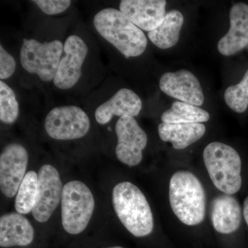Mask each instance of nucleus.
<instances>
[{"instance_id": "nucleus-21", "label": "nucleus", "mask_w": 248, "mask_h": 248, "mask_svg": "<svg viewBox=\"0 0 248 248\" xmlns=\"http://www.w3.org/2000/svg\"><path fill=\"white\" fill-rule=\"evenodd\" d=\"M38 189V174L29 171L26 174L18 189L15 202V208L17 213L27 215L35 207Z\"/></svg>"}, {"instance_id": "nucleus-8", "label": "nucleus", "mask_w": 248, "mask_h": 248, "mask_svg": "<svg viewBox=\"0 0 248 248\" xmlns=\"http://www.w3.org/2000/svg\"><path fill=\"white\" fill-rule=\"evenodd\" d=\"M117 144L115 153L121 162L129 166L140 164L148 137L135 119L130 116L121 117L115 125Z\"/></svg>"}, {"instance_id": "nucleus-9", "label": "nucleus", "mask_w": 248, "mask_h": 248, "mask_svg": "<svg viewBox=\"0 0 248 248\" xmlns=\"http://www.w3.org/2000/svg\"><path fill=\"white\" fill-rule=\"evenodd\" d=\"M89 53L88 46L79 36L67 37L53 83L58 89L68 90L74 87L81 78L82 66Z\"/></svg>"}, {"instance_id": "nucleus-26", "label": "nucleus", "mask_w": 248, "mask_h": 248, "mask_svg": "<svg viewBox=\"0 0 248 248\" xmlns=\"http://www.w3.org/2000/svg\"><path fill=\"white\" fill-rule=\"evenodd\" d=\"M243 214H244L245 221H246L248 226V196L244 201V212H243Z\"/></svg>"}, {"instance_id": "nucleus-24", "label": "nucleus", "mask_w": 248, "mask_h": 248, "mask_svg": "<svg viewBox=\"0 0 248 248\" xmlns=\"http://www.w3.org/2000/svg\"><path fill=\"white\" fill-rule=\"evenodd\" d=\"M32 1L49 16L62 14L69 9L71 5L70 0H35Z\"/></svg>"}, {"instance_id": "nucleus-2", "label": "nucleus", "mask_w": 248, "mask_h": 248, "mask_svg": "<svg viewBox=\"0 0 248 248\" xmlns=\"http://www.w3.org/2000/svg\"><path fill=\"white\" fill-rule=\"evenodd\" d=\"M169 200L173 213L184 224L197 226L203 221L206 196L203 184L193 173L180 170L173 174Z\"/></svg>"}, {"instance_id": "nucleus-20", "label": "nucleus", "mask_w": 248, "mask_h": 248, "mask_svg": "<svg viewBox=\"0 0 248 248\" xmlns=\"http://www.w3.org/2000/svg\"><path fill=\"white\" fill-rule=\"evenodd\" d=\"M161 119L166 124H202L210 120V115L200 107L177 101L163 112Z\"/></svg>"}, {"instance_id": "nucleus-18", "label": "nucleus", "mask_w": 248, "mask_h": 248, "mask_svg": "<svg viewBox=\"0 0 248 248\" xmlns=\"http://www.w3.org/2000/svg\"><path fill=\"white\" fill-rule=\"evenodd\" d=\"M203 124L161 123L158 127L159 138L172 143L174 149L182 150L203 138L205 133Z\"/></svg>"}, {"instance_id": "nucleus-7", "label": "nucleus", "mask_w": 248, "mask_h": 248, "mask_svg": "<svg viewBox=\"0 0 248 248\" xmlns=\"http://www.w3.org/2000/svg\"><path fill=\"white\" fill-rule=\"evenodd\" d=\"M46 132L57 140H74L89 133L91 122L87 114L76 106L55 107L45 119Z\"/></svg>"}, {"instance_id": "nucleus-14", "label": "nucleus", "mask_w": 248, "mask_h": 248, "mask_svg": "<svg viewBox=\"0 0 248 248\" xmlns=\"http://www.w3.org/2000/svg\"><path fill=\"white\" fill-rule=\"evenodd\" d=\"M231 27L218 41V52L224 56H231L248 47V5L236 3L230 11Z\"/></svg>"}, {"instance_id": "nucleus-22", "label": "nucleus", "mask_w": 248, "mask_h": 248, "mask_svg": "<svg viewBox=\"0 0 248 248\" xmlns=\"http://www.w3.org/2000/svg\"><path fill=\"white\" fill-rule=\"evenodd\" d=\"M19 115V103L14 91L3 81H0V120L12 124Z\"/></svg>"}, {"instance_id": "nucleus-28", "label": "nucleus", "mask_w": 248, "mask_h": 248, "mask_svg": "<svg viewBox=\"0 0 248 248\" xmlns=\"http://www.w3.org/2000/svg\"></svg>"}, {"instance_id": "nucleus-4", "label": "nucleus", "mask_w": 248, "mask_h": 248, "mask_svg": "<svg viewBox=\"0 0 248 248\" xmlns=\"http://www.w3.org/2000/svg\"><path fill=\"white\" fill-rule=\"evenodd\" d=\"M203 161L212 182L226 195H234L242 185L241 159L232 147L215 141L203 151Z\"/></svg>"}, {"instance_id": "nucleus-27", "label": "nucleus", "mask_w": 248, "mask_h": 248, "mask_svg": "<svg viewBox=\"0 0 248 248\" xmlns=\"http://www.w3.org/2000/svg\"><path fill=\"white\" fill-rule=\"evenodd\" d=\"M108 248H124L122 247H120V246H114V247H110Z\"/></svg>"}, {"instance_id": "nucleus-16", "label": "nucleus", "mask_w": 248, "mask_h": 248, "mask_svg": "<svg viewBox=\"0 0 248 248\" xmlns=\"http://www.w3.org/2000/svg\"><path fill=\"white\" fill-rule=\"evenodd\" d=\"M242 212L238 201L232 195H218L211 204V221L215 231L231 234L241 226Z\"/></svg>"}, {"instance_id": "nucleus-6", "label": "nucleus", "mask_w": 248, "mask_h": 248, "mask_svg": "<svg viewBox=\"0 0 248 248\" xmlns=\"http://www.w3.org/2000/svg\"><path fill=\"white\" fill-rule=\"evenodd\" d=\"M63 51V45L60 40L41 43L34 39H24L19 53L21 64L28 73L50 82L56 75Z\"/></svg>"}, {"instance_id": "nucleus-19", "label": "nucleus", "mask_w": 248, "mask_h": 248, "mask_svg": "<svg viewBox=\"0 0 248 248\" xmlns=\"http://www.w3.org/2000/svg\"><path fill=\"white\" fill-rule=\"evenodd\" d=\"M184 22V16L180 11L171 10L166 13L159 27L148 32V38L158 48H172L179 42Z\"/></svg>"}, {"instance_id": "nucleus-23", "label": "nucleus", "mask_w": 248, "mask_h": 248, "mask_svg": "<svg viewBox=\"0 0 248 248\" xmlns=\"http://www.w3.org/2000/svg\"><path fill=\"white\" fill-rule=\"evenodd\" d=\"M227 105L238 113H243L248 107V70L239 84L229 86L224 93Z\"/></svg>"}, {"instance_id": "nucleus-12", "label": "nucleus", "mask_w": 248, "mask_h": 248, "mask_svg": "<svg viewBox=\"0 0 248 248\" xmlns=\"http://www.w3.org/2000/svg\"><path fill=\"white\" fill-rule=\"evenodd\" d=\"M159 88L170 97L197 107L203 105L205 99L200 81L187 70L164 73L160 78Z\"/></svg>"}, {"instance_id": "nucleus-17", "label": "nucleus", "mask_w": 248, "mask_h": 248, "mask_svg": "<svg viewBox=\"0 0 248 248\" xmlns=\"http://www.w3.org/2000/svg\"><path fill=\"white\" fill-rule=\"evenodd\" d=\"M34 229L26 217L19 213L6 214L0 218V246H27L34 239Z\"/></svg>"}, {"instance_id": "nucleus-25", "label": "nucleus", "mask_w": 248, "mask_h": 248, "mask_svg": "<svg viewBox=\"0 0 248 248\" xmlns=\"http://www.w3.org/2000/svg\"><path fill=\"white\" fill-rule=\"evenodd\" d=\"M16 62L14 57L0 46V79H9L16 71Z\"/></svg>"}, {"instance_id": "nucleus-1", "label": "nucleus", "mask_w": 248, "mask_h": 248, "mask_svg": "<svg viewBox=\"0 0 248 248\" xmlns=\"http://www.w3.org/2000/svg\"><path fill=\"white\" fill-rule=\"evenodd\" d=\"M93 24L98 33L125 58L140 56L146 50L148 41L144 32L120 10L102 9L94 16Z\"/></svg>"}, {"instance_id": "nucleus-11", "label": "nucleus", "mask_w": 248, "mask_h": 248, "mask_svg": "<svg viewBox=\"0 0 248 248\" xmlns=\"http://www.w3.org/2000/svg\"><path fill=\"white\" fill-rule=\"evenodd\" d=\"M29 155L18 143L7 145L0 155V189L3 195L12 198L26 175Z\"/></svg>"}, {"instance_id": "nucleus-5", "label": "nucleus", "mask_w": 248, "mask_h": 248, "mask_svg": "<svg viewBox=\"0 0 248 248\" xmlns=\"http://www.w3.org/2000/svg\"><path fill=\"white\" fill-rule=\"evenodd\" d=\"M94 197L84 183L71 181L63 186L62 196V222L63 229L78 234L87 228L94 210Z\"/></svg>"}, {"instance_id": "nucleus-10", "label": "nucleus", "mask_w": 248, "mask_h": 248, "mask_svg": "<svg viewBox=\"0 0 248 248\" xmlns=\"http://www.w3.org/2000/svg\"><path fill=\"white\" fill-rule=\"evenodd\" d=\"M63 186L60 174L51 165H44L38 172V189L32 214L40 223L48 221L62 201Z\"/></svg>"}, {"instance_id": "nucleus-13", "label": "nucleus", "mask_w": 248, "mask_h": 248, "mask_svg": "<svg viewBox=\"0 0 248 248\" xmlns=\"http://www.w3.org/2000/svg\"><path fill=\"white\" fill-rule=\"evenodd\" d=\"M165 0H122L120 11L141 30L152 31L166 16Z\"/></svg>"}, {"instance_id": "nucleus-15", "label": "nucleus", "mask_w": 248, "mask_h": 248, "mask_svg": "<svg viewBox=\"0 0 248 248\" xmlns=\"http://www.w3.org/2000/svg\"><path fill=\"white\" fill-rule=\"evenodd\" d=\"M141 109V99L138 94L132 90L122 89L97 108L94 117L98 123L105 125L115 116L137 117Z\"/></svg>"}, {"instance_id": "nucleus-3", "label": "nucleus", "mask_w": 248, "mask_h": 248, "mask_svg": "<svg viewBox=\"0 0 248 248\" xmlns=\"http://www.w3.org/2000/svg\"><path fill=\"white\" fill-rule=\"evenodd\" d=\"M112 204L124 226L136 237H144L154 228V218L146 197L132 183H120L112 190Z\"/></svg>"}]
</instances>
